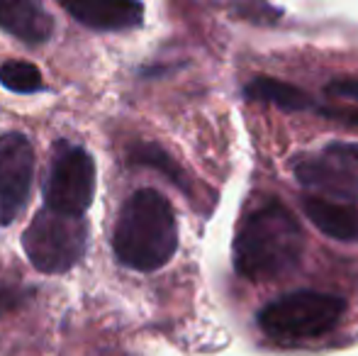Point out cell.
Instances as JSON below:
<instances>
[{
	"label": "cell",
	"instance_id": "6da1fadb",
	"mask_svg": "<svg viewBox=\"0 0 358 356\" xmlns=\"http://www.w3.org/2000/svg\"><path fill=\"white\" fill-rule=\"evenodd\" d=\"M305 254V229L278 198L251 208L234 237V269L251 283H271L292 273Z\"/></svg>",
	"mask_w": 358,
	"mask_h": 356
},
{
	"label": "cell",
	"instance_id": "7a4b0ae2",
	"mask_svg": "<svg viewBox=\"0 0 358 356\" xmlns=\"http://www.w3.org/2000/svg\"><path fill=\"white\" fill-rule=\"evenodd\" d=\"M178 249V222L171 203L154 188H142L127 198L115 222L113 252L122 266L156 271Z\"/></svg>",
	"mask_w": 358,
	"mask_h": 356
},
{
	"label": "cell",
	"instance_id": "3957f363",
	"mask_svg": "<svg viewBox=\"0 0 358 356\" xmlns=\"http://www.w3.org/2000/svg\"><path fill=\"white\" fill-rule=\"evenodd\" d=\"M346 313V300L324 290H292L266 303L256 325L266 337L283 344L312 342L329 334Z\"/></svg>",
	"mask_w": 358,
	"mask_h": 356
},
{
	"label": "cell",
	"instance_id": "277c9868",
	"mask_svg": "<svg viewBox=\"0 0 358 356\" xmlns=\"http://www.w3.org/2000/svg\"><path fill=\"white\" fill-rule=\"evenodd\" d=\"M88 227L80 215L47 208L34 215L22 234V249L32 266L42 273H64L83 259Z\"/></svg>",
	"mask_w": 358,
	"mask_h": 356
},
{
	"label": "cell",
	"instance_id": "5b68a950",
	"mask_svg": "<svg viewBox=\"0 0 358 356\" xmlns=\"http://www.w3.org/2000/svg\"><path fill=\"white\" fill-rule=\"evenodd\" d=\"M95 195V164L90 154L69 142H59L44 185L47 208L66 215H83Z\"/></svg>",
	"mask_w": 358,
	"mask_h": 356
},
{
	"label": "cell",
	"instance_id": "8992f818",
	"mask_svg": "<svg viewBox=\"0 0 358 356\" xmlns=\"http://www.w3.org/2000/svg\"><path fill=\"white\" fill-rule=\"evenodd\" d=\"M292 171L300 185L315 195L344 203L358 200V166L341 152L339 142H331L320 157L297 159Z\"/></svg>",
	"mask_w": 358,
	"mask_h": 356
},
{
	"label": "cell",
	"instance_id": "52a82bcc",
	"mask_svg": "<svg viewBox=\"0 0 358 356\" xmlns=\"http://www.w3.org/2000/svg\"><path fill=\"white\" fill-rule=\"evenodd\" d=\"M34 149L27 137L10 132L0 137V225H10L24 210L32 190Z\"/></svg>",
	"mask_w": 358,
	"mask_h": 356
},
{
	"label": "cell",
	"instance_id": "ba28073f",
	"mask_svg": "<svg viewBox=\"0 0 358 356\" xmlns=\"http://www.w3.org/2000/svg\"><path fill=\"white\" fill-rule=\"evenodd\" d=\"M64 10L90 29L122 32L142 24L144 5L139 0H57Z\"/></svg>",
	"mask_w": 358,
	"mask_h": 356
},
{
	"label": "cell",
	"instance_id": "9c48e42d",
	"mask_svg": "<svg viewBox=\"0 0 358 356\" xmlns=\"http://www.w3.org/2000/svg\"><path fill=\"white\" fill-rule=\"evenodd\" d=\"M302 210L307 220L320 229L324 237L336 242H358V205L344 200L322 198L307 193L302 195Z\"/></svg>",
	"mask_w": 358,
	"mask_h": 356
},
{
	"label": "cell",
	"instance_id": "30bf717a",
	"mask_svg": "<svg viewBox=\"0 0 358 356\" xmlns=\"http://www.w3.org/2000/svg\"><path fill=\"white\" fill-rule=\"evenodd\" d=\"M0 29L24 44H44L54 34V20L42 0H0Z\"/></svg>",
	"mask_w": 358,
	"mask_h": 356
},
{
	"label": "cell",
	"instance_id": "8fae6325",
	"mask_svg": "<svg viewBox=\"0 0 358 356\" xmlns=\"http://www.w3.org/2000/svg\"><path fill=\"white\" fill-rule=\"evenodd\" d=\"M244 93L249 95L251 100H264V103H273L283 110H307L312 108V98L300 90L292 83H283L275 81V78L268 76H259L244 88Z\"/></svg>",
	"mask_w": 358,
	"mask_h": 356
},
{
	"label": "cell",
	"instance_id": "7c38bea8",
	"mask_svg": "<svg viewBox=\"0 0 358 356\" xmlns=\"http://www.w3.org/2000/svg\"><path fill=\"white\" fill-rule=\"evenodd\" d=\"M0 83L15 93H37L44 88L39 69L27 62H5L0 66Z\"/></svg>",
	"mask_w": 358,
	"mask_h": 356
},
{
	"label": "cell",
	"instance_id": "4fadbf2b",
	"mask_svg": "<svg viewBox=\"0 0 358 356\" xmlns=\"http://www.w3.org/2000/svg\"><path fill=\"white\" fill-rule=\"evenodd\" d=\"M324 93L336 100H349L358 105V78H334L327 83Z\"/></svg>",
	"mask_w": 358,
	"mask_h": 356
},
{
	"label": "cell",
	"instance_id": "5bb4252c",
	"mask_svg": "<svg viewBox=\"0 0 358 356\" xmlns=\"http://www.w3.org/2000/svg\"><path fill=\"white\" fill-rule=\"evenodd\" d=\"M320 113L324 118L339 120L349 127H358V108H320Z\"/></svg>",
	"mask_w": 358,
	"mask_h": 356
}]
</instances>
